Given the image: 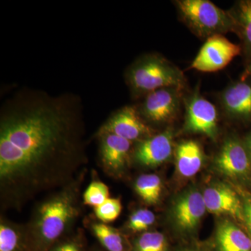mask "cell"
<instances>
[{
  "mask_svg": "<svg viewBox=\"0 0 251 251\" xmlns=\"http://www.w3.org/2000/svg\"><path fill=\"white\" fill-rule=\"evenodd\" d=\"M83 106L67 92L23 88L0 110V205L20 211L73 181L88 163Z\"/></svg>",
  "mask_w": 251,
  "mask_h": 251,
  "instance_id": "1",
  "label": "cell"
},
{
  "mask_svg": "<svg viewBox=\"0 0 251 251\" xmlns=\"http://www.w3.org/2000/svg\"><path fill=\"white\" fill-rule=\"evenodd\" d=\"M87 169L70 183L49 192L36 203L25 224L31 251H49L75 229L82 214V184Z\"/></svg>",
  "mask_w": 251,
  "mask_h": 251,
  "instance_id": "2",
  "label": "cell"
},
{
  "mask_svg": "<svg viewBox=\"0 0 251 251\" xmlns=\"http://www.w3.org/2000/svg\"><path fill=\"white\" fill-rule=\"evenodd\" d=\"M126 82L133 97H146L160 89L182 90L186 84L181 70L159 54H148L137 59L126 71Z\"/></svg>",
  "mask_w": 251,
  "mask_h": 251,
  "instance_id": "3",
  "label": "cell"
},
{
  "mask_svg": "<svg viewBox=\"0 0 251 251\" xmlns=\"http://www.w3.org/2000/svg\"><path fill=\"white\" fill-rule=\"evenodd\" d=\"M176 6L183 21L199 37L223 35L234 31L230 12L220 9L207 0H179Z\"/></svg>",
  "mask_w": 251,
  "mask_h": 251,
  "instance_id": "4",
  "label": "cell"
},
{
  "mask_svg": "<svg viewBox=\"0 0 251 251\" xmlns=\"http://www.w3.org/2000/svg\"><path fill=\"white\" fill-rule=\"evenodd\" d=\"M99 166L109 177L120 179L132 159L133 143L112 133H95Z\"/></svg>",
  "mask_w": 251,
  "mask_h": 251,
  "instance_id": "5",
  "label": "cell"
},
{
  "mask_svg": "<svg viewBox=\"0 0 251 251\" xmlns=\"http://www.w3.org/2000/svg\"><path fill=\"white\" fill-rule=\"evenodd\" d=\"M112 133L138 143L154 135L153 130L140 115L137 107L126 105L112 113L96 133Z\"/></svg>",
  "mask_w": 251,
  "mask_h": 251,
  "instance_id": "6",
  "label": "cell"
},
{
  "mask_svg": "<svg viewBox=\"0 0 251 251\" xmlns=\"http://www.w3.org/2000/svg\"><path fill=\"white\" fill-rule=\"evenodd\" d=\"M240 52V46L224 36H213L206 39L191 67L199 72H218L227 67Z\"/></svg>",
  "mask_w": 251,
  "mask_h": 251,
  "instance_id": "7",
  "label": "cell"
},
{
  "mask_svg": "<svg viewBox=\"0 0 251 251\" xmlns=\"http://www.w3.org/2000/svg\"><path fill=\"white\" fill-rule=\"evenodd\" d=\"M181 89H160L148 94L138 107L140 115L147 122L163 124L173 120L179 110Z\"/></svg>",
  "mask_w": 251,
  "mask_h": 251,
  "instance_id": "8",
  "label": "cell"
},
{
  "mask_svg": "<svg viewBox=\"0 0 251 251\" xmlns=\"http://www.w3.org/2000/svg\"><path fill=\"white\" fill-rule=\"evenodd\" d=\"M173 135L171 130L154 134L135 143L132 159L138 166L147 168L160 166L173 154Z\"/></svg>",
  "mask_w": 251,
  "mask_h": 251,
  "instance_id": "9",
  "label": "cell"
},
{
  "mask_svg": "<svg viewBox=\"0 0 251 251\" xmlns=\"http://www.w3.org/2000/svg\"><path fill=\"white\" fill-rule=\"evenodd\" d=\"M185 129L215 138L218 133V112L211 102L199 94L190 97L186 106Z\"/></svg>",
  "mask_w": 251,
  "mask_h": 251,
  "instance_id": "10",
  "label": "cell"
},
{
  "mask_svg": "<svg viewBox=\"0 0 251 251\" xmlns=\"http://www.w3.org/2000/svg\"><path fill=\"white\" fill-rule=\"evenodd\" d=\"M251 158L247 149L235 139L225 142L216 158V166L223 174L230 177L247 175L251 171Z\"/></svg>",
  "mask_w": 251,
  "mask_h": 251,
  "instance_id": "11",
  "label": "cell"
},
{
  "mask_svg": "<svg viewBox=\"0 0 251 251\" xmlns=\"http://www.w3.org/2000/svg\"><path fill=\"white\" fill-rule=\"evenodd\" d=\"M206 211L202 195L198 191H191L177 200L173 209V216L180 230L189 232L199 225Z\"/></svg>",
  "mask_w": 251,
  "mask_h": 251,
  "instance_id": "12",
  "label": "cell"
},
{
  "mask_svg": "<svg viewBox=\"0 0 251 251\" xmlns=\"http://www.w3.org/2000/svg\"><path fill=\"white\" fill-rule=\"evenodd\" d=\"M83 225L105 251H131L130 241L121 229L100 222L94 215L86 216Z\"/></svg>",
  "mask_w": 251,
  "mask_h": 251,
  "instance_id": "13",
  "label": "cell"
},
{
  "mask_svg": "<svg viewBox=\"0 0 251 251\" xmlns=\"http://www.w3.org/2000/svg\"><path fill=\"white\" fill-rule=\"evenodd\" d=\"M206 210L214 214H227L242 219V204L228 186L220 184L206 188L202 194Z\"/></svg>",
  "mask_w": 251,
  "mask_h": 251,
  "instance_id": "14",
  "label": "cell"
},
{
  "mask_svg": "<svg viewBox=\"0 0 251 251\" xmlns=\"http://www.w3.org/2000/svg\"><path fill=\"white\" fill-rule=\"evenodd\" d=\"M221 104L226 113L234 118H251V83L242 80L229 85L223 92Z\"/></svg>",
  "mask_w": 251,
  "mask_h": 251,
  "instance_id": "15",
  "label": "cell"
},
{
  "mask_svg": "<svg viewBox=\"0 0 251 251\" xmlns=\"http://www.w3.org/2000/svg\"><path fill=\"white\" fill-rule=\"evenodd\" d=\"M211 251H251V237L232 223L224 221L216 229Z\"/></svg>",
  "mask_w": 251,
  "mask_h": 251,
  "instance_id": "16",
  "label": "cell"
},
{
  "mask_svg": "<svg viewBox=\"0 0 251 251\" xmlns=\"http://www.w3.org/2000/svg\"><path fill=\"white\" fill-rule=\"evenodd\" d=\"M0 251H31L25 224L0 216Z\"/></svg>",
  "mask_w": 251,
  "mask_h": 251,
  "instance_id": "17",
  "label": "cell"
},
{
  "mask_svg": "<svg viewBox=\"0 0 251 251\" xmlns=\"http://www.w3.org/2000/svg\"><path fill=\"white\" fill-rule=\"evenodd\" d=\"M204 154L197 142L186 140L181 142L176 150V164L181 176L191 177L201 171Z\"/></svg>",
  "mask_w": 251,
  "mask_h": 251,
  "instance_id": "18",
  "label": "cell"
},
{
  "mask_svg": "<svg viewBox=\"0 0 251 251\" xmlns=\"http://www.w3.org/2000/svg\"><path fill=\"white\" fill-rule=\"evenodd\" d=\"M134 189L144 202L156 205L161 199L163 189L161 177L156 174L140 175L135 180Z\"/></svg>",
  "mask_w": 251,
  "mask_h": 251,
  "instance_id": "19",
  "label": "cell"
},
{
  "mask_svg": "<svg viewBox=\"0 0 251 251\" xmlns=\"http://www.w3.org/2000/svg\"><path fill=\"white\" fill-rule=\"evenodd\" d=\"M230 14L233 18L234 31H237L248 54L251 56V0L239 1Z\"/></svg>",
  "mask_w": 251,
  "mask_h": 251,
  "instance_id": "20",
  "label": "cell"
},
{
  "mask_svg": "<svg viewBox=\"0 0 251 251\" xmlns=\"http://www.w3.org/2000/svg\"><path fill=\"white\" fill-rule=\"evenodd\" d=\"M131 251H171L166 236L158 231L149 230L130 241Z\"/></svg>",
  "mask_w": 251,
  "mask_h": 251,
  "instance_id": "21",
  "label": "cell"
},
{
  "mask_svg": "<svg viewBox=\"0 0 251 251\" xmlns=\"http://www.w3.org/2000/svg\"><path fill=\"white\" fill-rule=\"evenodd\" d=\"M156 222V216L146 208H140L132 212L126 222L125 228L121 230L130 234H140L150 230V227Z\"/></svg>",
  "mask_w": 251,
  "mask_h": 251,
  "instance_id": "22",
  "label": "cell"
},
{
  "mask_svg": "<svg viewBox=\"0 0 251 251\" xmlns=\"http://www.w3.org/2000/svg\"><path fill=\"white\" fill-rule=\"evenodd\" d=\"M83 228L74 229L51 247L49 251H89Z\"/></svg>",
  "mask_w": 251,
  "mask_h": 251,
  "instance_id": "23",
  "label": "cell"
},
{
  "mask_svg": "<svg viewBox=\"0 0 251 251\" xmlns=\"http://www.w3.org/2000/svg\"><path fill=\"white\" fill-rule=\"evenodd\" d=\"M93 179L82 193L83 205L96 207L103 204L110 198L109 187L97 176L93 175Z\"/></svg>",
  "mask_w": 251,
  "mask_h": 251,
  "instance_id": "24",
  "label": "cell"
},
{
  "mask_svg": "<svg viewBox=\"0 0 251 251\" xmlns=\"http://www.w3.org/2000/svg\"><path fill=\"white\" fill-rule=\"evenodd\" d=\"M94 216L98 221L109 224L113 222L121 214L122 204L119 198H110L103 204L93 208Z\"/></svg>",
  "mask_w": 251,
  "mask_h": 251,
  "instance_id": "25",
  "label": "cell"
},
{
  "mask_svg": "<svg viewBox=\"0 0 251 251\" xmlns=\"http://www.w3.org/2000/svg\"><path fill=\"white\" fill-rule=\"evenodd\" d=\"M244 216L251 234V198H249L244 204Z\"/></svg>",
  "mask_w": 251,
  "mask_h": 251,
  "instance_id": "26",
  "label": "cell"
},
{
  "mask_svg": "<svg viewBox=\"0 0 251 251\" xmlns=\"http://www.w3.org/2000/svg\"><path fill=\"white\" fill-rule=\"evenodd\" d=\"M176 251H204L201 249L196 247H180Z\"/></svg>",
  "mask_w": 251,
  "mask_h": 251,
  "instance_id": "27",
  "label": "cell"
},
{
  "mask_svg": "<svg viewBox=\"0 0 251 251\" xmlns=\"http://www.w3.org/2000/svg\"><path fill=\"white\" fill-rule=\"evenodd\" d=\"M246 149H247L248 153H249L251 160V133L249 135V136L248 137L247 144H246Z\"/></svg>",
  "mask_w": 251,
  "mask_h": 251,
  "instance_id": "28",
  "label": "cell"
},
{
  "mask_svg": "<svg viewBox=\"0 0 251 251\" xmlns=\"http://www.w3.org/2000/svg\"><path fill=\"white\" fill-rule=\"evenodd\" d=\"M249 75H251V64H249V67H248L245 73H244V75H243V80H245Z\"/></svg>",
  "mask_w": 251,
  "mask_h": 251,
  "instance_id": "29",
  "label": "cell"
},
{
  "mask_svg": "<svg viewBox=\"0 0 251 251\" xmlns=\"http://www.w3.org/2000/svg\"><path fill=\"white\" fill-rule=\"evenodd\" d=\"M89 251H106L105 249H103V248L100 247V245H95L93 246L92 247H90L89 249Z\"/></svg>",
  "mask_w": 251,
  "mask_h": 251,
  "instance_id": "30",
  "label": "cell"
}]
</instances>
